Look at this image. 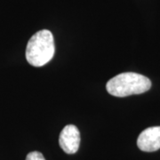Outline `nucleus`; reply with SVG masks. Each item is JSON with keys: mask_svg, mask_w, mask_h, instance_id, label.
Segmentation results:
<instances>
[{"mask_svg": "<svg viewBox=\"0 0 160 160\" xmlns=\"http://www.w3.org/2000/svg\"><path fill=\"white\" fill-rule=\"evenodd\" d=\"M139 149L145 152H153L160 149V126L149 127L142 131L137 139Z\"/></svg>", "mask_w": 160, "mask_h": 160, "instance_id": "4", "label": "nucleus"}, {"mask_svg": "<svg viewBox=\"0 0 160 160\" xmlns=\"http://www.w3.org/2000/svg\"><path fill=\"white\" fill-rule=\"evenodd\" d=\"M26 160H46L43 154L39 151H32L27 155Z\"/></svg>", "mask_w": 160, "mask_h": 160, "instance_id": "5", "label": "nucleus"}, {"mask_svg": "<svg viewBox=\"0 0 160 160\" xmlns=\"http://www.w3.org/2000/svg\"><path fill=\"white\" fill-rule=\"evenodd\" d=\"M55 52L54 40L52 32L42 29L35 33L28 42L26 59L34 67H41L51 61Z\"/></svg>", "mask_w": 160, "mask_h": 160, "instance_id": "2", "label": "nucleus"}, {"mask_svg": "<svg viewBox=\"0 0 160 160\" xmlns=\"http://www.w3.org/2000/svg\"><path fill=\"white\" fill-rule=\"evenodd\" d=\"M59 144L67 154H75L80 145V132L78 127L68 125L62 129L59 137Z\"/></svg>", "mask_w": 160, "mask_h": 160, "instance_id": "3", "label": "nucleus"}, {"mask_svg": "<svg viewBox=\"0 0 160 160\" xmlns=\"http://www.w3.org/2000/svg\"><path fill=\"white\" fill-rule=\"evenodd\" d=\"M151 81L145 76L134 72H125L109 79L106 89L109 94L116 97H126L149 91Z\"/></svg>", "mask_w": 160, "mask_h": 160, "instance_id": "1", "label": "nucleus"}]
</instances>
